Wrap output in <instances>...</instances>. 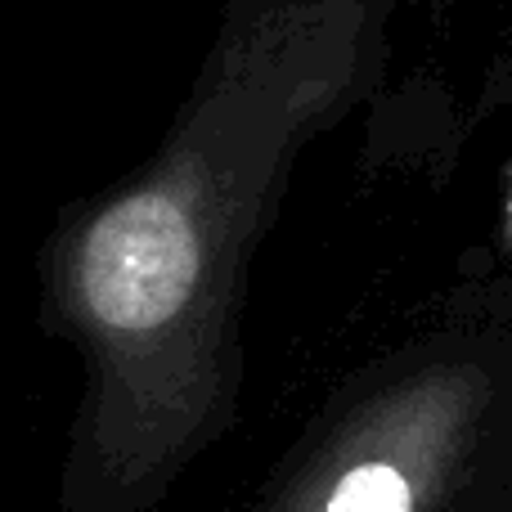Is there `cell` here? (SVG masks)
<instances>
[{
	"label": "cell",
	"mask_w": 512,
	"mask_h": 512,
	"mask_svg": "<svg viewBox=\"0 0 512 512\" xmlns=\"http://www.w3.org/2000/svg\"><path fill=\"white\" fill-rule=\"evenodd\" d=\"M328 512H414L409 481L387 463H364L346 472V481L333 490Z\"/></svg>",
	"instance_id": "2"
},
{
	"label": "cell",
	"mask_w": 512,
	"mask_h": 512,
	"mask_svg": "<svg viewBox=\"0 0 512 512\" xmlns=\"http://www.w3.org/2000/svg\"><path fill=\"white\" fill-rule=\"evenodd\" d=\"M378 0H239L167 144L50 243V292L108 396L207 342L292 158L346 108Z\"/></svg>",
	"instance_id": "1"
}]
</instances>
